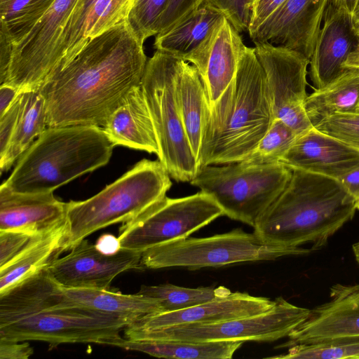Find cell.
Listing matches in <instances>:
<instances>
[{
	"mask_svg": "<svg viewBox=\"0 0 359 359\" xmlns=\"http://www.w3.org/2000/svg\"><path fill=\"white\" fill-rule=\"evenodd\" d=\"M128 18L89 40L39 91L47 125L102 127L129 93L141 85L147 57Z\"/></svg>",
	"mask_w": 359,
	"mask_h": 359,
	"instance_id": "6da1fadb",
	"label": "cell"
},
{
	"mask_svg": "<svg viewBox=\"0 0 359 359\" xmlns=\"http://www.w3.org/2000/svg\"><path fill=\"white\" fill-rule=\"evenodd\" d=\"M356 201L335 179L292 169L287 185L257 221L263 241L320 250L353 217Z\"/></svg>",
	"mask_w": 359,
	"mask_h": 359,
	"instance_id": "7a4b0ae2",
	"label": "cell"
},
{
	"mask_svg": "<svg viewBox=\"0 0 359 359\" xmlns=\"http://www.w3.org/2000/svg\"><path fill=\"white\" fill-rule=\"evenodd\" d=\"M273 121L267 84L254 48L245 46L234 80L208 107L198 158L200 168L241 162Z\"/></svg>",
	"mask_w": 359,
	"mask_h": 359,
	"instance_id": "3957f363",
	"label": "cell"
},
{
	"mask_svg": "<svg viewBox=\"0 0 359 359\" xmlns=\"http://www.w3.org/2000/svg\"><path fill=\"white\" fill-rule=\"evenodd\" d=\"M114 147L100 126L47 127L2 184L18 193L53 192L107 164Z\"/></svg>",
	"mask_w": 359,
	"mask_h": 359,
	"instance_id": "277c9868",
	"label": "cell"
},
{
	"mask_svg": "<svg viewBox=\"0 0 359 359\" xmlns=\"http://www.w3.org/2000/svg\"><path fill=\"white\" fill-rule=\"evenodd\" d=\"M158 161L142 159L91 198L67 203V251L93 233L127 222L162 199L172 187Z\"/></svg>",
	"mask_w": 359,
	"mask_h": 359,
	"instance_id": "5b68a950",
	"label": "cell"
},
{
	"mask_svg": "<svg viewBox=\"0 0 359 359\" xmlns=\"http://www.w3.org/2000/svg\"><path fill=\"white\" fill-rule=\"evenodd\" d=\"M183 60L158 50L147 60L141 86L153 121L158 160L171 178L190 182L200 166L184 127L178 108L176 85Z\"/></svg>",
	"mask_w": 359,
	"mask_h": 359,
	"instance_id": "8992f818",
	"label": "cell"
},
{
	"mask_svg": "<svg viewBox=\"0 0 359 359\" xmlns=\"http://www.w3.org/2000/svg\"><path fill=\"white\" fill-rule=\"evenodd\" d=\"M292 169L278 162H242L199 168L191 184L211 196L224 215L252 227L287 185Z\"/></svg>",
	"mask_w": 359,
	"mask_h": 359,
	"instance_id": "52a82bcc",
	"label": "cell"
},
{
	"mask_svg": "<svg viewBox=\"0 0 359 359\" xmlns=\"http://www.w3.org/2000/svg\"><path fill=\"white\" fill-rule=\"evenodd\" d=\"M305 247L267 243L254 232L241 229L205 238H184L163 243L142 253V266L149 269L186 267L198 269L248 262L273 260L308 255Z\"/></svg>",
	"mask_w": 359,
	"mask_h": 359,
	"instance_id": "ba28073f",
	"label": "cell"
},
{
	"mask_svg": "<svg viewBox=\"0 0 359 359\" xmlns=\"http://www.w3.org/2000/svg\"><path fill=\"white\" fill-rule=\"evenodd\" d=\"M223 210L209 194L172 198L165 196L133 219L123 223L121 248L142 253L151 248L189 237L220 216Z\"/></svg>",
	"mask_w": 359,
	"mask_h": 359,
	"instance_id": "9c48e42d",
	"label": "cell"
},
{
	"mask_svg": "<svg viewBox=\"0 0 359 359\" xmlns=\"http://www.w3.org/2000/svg\"><path fill=\"white\" fill-rule=\"evenodd\" d=\"M311 309L296 306L282 297L259 314L215 323L173 325L148 330H124L130 340L273 341L289 334L309 316Z\"/></svg>",
	"mask_w": 359,
	"mask_h": 359,
	"instance_id": "30bf717a",
	"label": "cell"
},
{
	"mask_svg": "<svg viewBox=\"0 0 359 359\" xmlns=\"http://www.w3.org/2000/svg\"><path fill=\"white\" fill-rule=\"evenodd\" d=\"M130 321L80 307L53 309L0 326V339L41 341L50 348L63 344L94 343L113 346Z\"/></svg>",
	"mask_w": 359,
	"mask_h": 359,
	"instance_id": "8fae6325",
	"label": "cell"
},
{
	"mask_svg": "<svg viewBox=\"0 0 359 359\" xmlns=\"http://www.w3.org/2000/svg\"><path fill=\"white\" fill-rule=\"evenodd\" d=\"M76 1L56 0L26 36L13 46L8 71L0 85H11L21 93L40 89L60 65L62 34Z\"/></svg>",
	"mask_w": 359,
	"mask_h": 359,
	"instance_id": "7c38bea8",
	"label": "cell"
},
{
	"mask_svg": "<svg viewBox=\"0 0 359 359\" xmlns=\"http://www.w3.org/2000/svg\"><path fill=\"white\" fill-rule=\"evenodd\" d=\"M253 43L264 72L273 119L283 121L298 135L312 128L304 109L310 60L297 51L267 41Z\"/></svg>",
	"mask_w": 359,
	"mask_h": 359,
	"instance_id": "4fadbf2b",
	"label": "cell"
},
{
	"mask_svg": "<svg viewBox=\"0 0 359 359\" xmlns=\"http://www.w3.org/2000/svg\"><path fill=\"white\" fill-rule=\"evenodd\" d=\"M69 251L47 268L51 277L63 287L109 289L120 273L144 269L141 252L121 248L114 255H105L86 238Z\"/></svg>",
	"mask_w": 359,
	"mask_h": 359,
	"instance_id": "5bb4252c",
	"label": "cell"
},
{
	"mask_svg": "<svg viewBox=\"0 0 359 359\" xmlns=\"http://www.w3.org/2000/svg\"><path fill=\"white\" fill-rule=\"evenodd\" d=\"M329 0H286L251 40L297 51L310 60Z\"/></svg>",
	"mask_w": 359,
	"mask_h": 359,
	"instance_id": "9a60e30c",
	"label": "cell"
},
{
	"mask_svg": "<svg viewBox=\"0 0 359 359\" xmlns=\"http://www.w3.org/2000/svg\"><path fill=\"white\" fill-rule=\"evenodd\" d=\"M245 46L240 33L224 16L203 43L183 60L196 68L209 107L234 80Z\"/></svg>",
	"mask_w": 359,
	"mask_h": 359,
	"instance_id": "2e32d148",
	"label": "cell"
},
{
	"mask_svg": "<svg viewBox=\"0 0 359 359\" xmlns=\"http://www.w3.org/2000/svg\"><path fill=\"white\" fill-rule=\"evenodd\" d=\"M310 58V77L319 89L341 75L349 55L359 46V27L352 13L329 0Z\"/></svg>",
	"mask_w": 359,
	"mask_h": 359,
	"instance_id": "e0dca14e",
	"label": "cell"
},
{
	"mask_svg": "<svg viewBox=\"0 0 359 359\" xmlns=\"http://www.w3.org/2000/svg\"><path fill=\"white\" fill-rule=\"evenodd\" d=\"M344 337H359V284L332 285L330 300L311 309L288 341L277 347Z\"/></svg>",
	"mask_w": 359,
	"mask_h": 359,
	"instance_id": "ac0fdd59",
	"label": "cell"
},
{
	"mask_svg": "<svg viewBox=\"0 0 359 359\" xmlns=\"http://www.w3.org/2000/svg\"><path fill=\"white\" fill-rule=\"evenodd\" d=\"M275 299L235 292L203 304L172 312L161 313L133 322L124 329L130 331L195 323H215L265 312Z\"/></svg>",
	"mask_w": 359,
	"mask_h": 359,
	"instance_id": "d6986e66",
	"label": "cell"
},
{
	"mask_svg": "<svg viewBox=\"0 0 359 359\" xmlns=\"http://www.w3.org/2000/svg\"><path fill=\"white\" fill-rule=\"evenodd\" d=\"M280 162L338 180L359 167V151L313 127L297 136Z\"/></svg>",
	"mask_w": 359,
	"mask_h": 359,
	"instance_id": "ffe728a7",
	"label": "cell"
},
{
	"mask_svg": "<svg viewBox=\"0 0 359 359\" xmlns=\"http://www.w3.org/2000/svg\"><path fill=\"white\" fill-rule=\"evenodd\" d=\"M66 215L67 203L53 192L18 193L0 187V230L46 234L65 223Z\"/></svg>",
	"mask_w": 359,
	"mask_h": 359,
	"instance_id": "44dd1931",
	"label": "cell"
},
{
	"mask_svg": "<svg viewBox=\"0 0 359 359\" xmlns=\"http://www.w3.org/2000/svg\"><path fill=\"white\" fill-rule=\"evenodd\" d=\"M114 146L159 154L158 140L142 86L133 89L102 126Z\"/></svg>",
	"mask_w": 359,
	"mask_h": 359,
	"instance_id": "7402d4cb",
	"label": "cell"
},
{
	"mask_svg": "<svg viewBox=\"0 0 359 359\" xmlns=\"http://www.w3.org/2000/svg\"><path fill=\"white\" fill-rule=\"evenodd\" d=\"M72 307L85 308L119 316L131 323L163 313L158 300L137 293L126 294L109 289L62 287L57 309Z\"/></svg>",
	"mask_w": 359,
	"mask_h": 359,
	"instance_id": "603a6c76",
	"label": "cell"
},
{
	"mask_svg": "<svg viewBox=\"0 0 359 359\" xmlns=\"http://www.w3.org/2000/svg\"><path fill=\"white\" fill-rule=\"evenodd\" d=\"M61 286L47 268L0 294V326L40 312L57 309Z\"/></svg>",
	"mask_w": 359,
	"mask_h": 359,
	"instance_id": "cb8c5ba5",
	"label": "cell"
},
{
	"mask_svg": "<svg viewBox=\"0 0 359 359\" xmlns=\"http://www.w3.org/2000/svg\"><path fill=\"white\" fill-rule=\"evenodd\" d=\"M224 16L204 3L170 29L156 34L154 47L184 60L203 43Z\"/></svg>",
	"mask_w": 359,
	"mask_h": 359,
	"instance_id": "d4e9b609",
	"label": "cell"
},
{
	"mask_svg": "<svg viewBox=\"0 0 359 359\" xmlns=\"http://www.w3.org/2000/svg\"><path fill=\"white\" fill-rule=\"evenodd\" d=\"M176 95L189 144L198 163L208 101L196 68L184 60L177 76Z\"/></svg>",
	"mask_w": 359,
	"mask_h": 359,
	"instance_id": "484cf974",
	"label": "cell"
},
{
	"mask_svg": "<svg viewBox=\"0 0 359 359\" xmlns=\"http://www.w3.org/2000/svg\"><path fill=\"white\" fill-rule=\"evenodd\" d=\"M243 341L130 340L120 338L113 346L142 352L157 358L180 359H230Z\"/></svg>",
	"mask_w": 359,
	"mask_h": 359,
	"instance_id": "4316f807",
	"label": "cell"
},
{
	"mask_svg": "<svg viewBox=\"0 0 359 359\" xmlns=\"http://www.w3.org/2000/svg\"><path fill=\"white\" fill-rule=\"evenodd\" d=\"M304 109L314 126L335 113L359 111V69L348 68L339 77L308 95Z\"/></svg>",
	"mask_w": 359,
	"mask_h": 359,
	"instance_id": "83f0119b",
	"label": "cell"
},
{
	"mask_svg": "<svg viewBox=\"0 0 359 359\" xmlns=\"http://www.w3.org/2000/svg\"><path fill=\"white\" fill-rule=\"evenodd\" d=\"M67 223L55 229L20 257L0 269V294L48 268L67 251Z\"/></svg>",
	"mask_w": 359,
	"mask_h": 359,
	"instance_id": "f1b7e54d",
	"label": "cell"
},
{
	"mask_svg": "<svg viewBox=\"0 0 359 359\" xmlns=\"http://www.w3.org/2000/svg\"><path fill=\"white\" fill-rule=\"evenodd\" d=\"M47 127L46 102L41 93L22 92L13 135L6 151L0 157L1 172L9 170Z\"/></svg>",
	"mask_w": 359,
	"mask_h": 359,
	"instance_id": "f546056e",
	"label": "cell"
},
{
	"mask_svg": "<svg viewBox=\"0 0 359 359\" xmlns=\"http://www.w3.org/2000/svg\"><path fill=\"white\" fill-rule=\"evenodd\" d=\"M158 301L163 313L189 309L231 293L224 287H200L189 288L165 283L142 285L137 292Z\"/></svg>",
	"mask_w": 359,
	"mask_h": 359,
	"instance_id": "4dcf8cb0",
	"label": "cell"
},
{
	"mask_svg": "<svg viewBox=\"0 0 359 359\" xmlns=\"http://www.w3.org/2000/svg\"><path fill=\"white\" fill-rule=\"evenodd\" d=\"M56 0H0V32L13 46L30 31Z\"/></svg>",
	"mask_w": 359,
	"mask_h": 359,
	"instance_id": "1f68e13d",
	"label": "cell"
},
{
	"mask_svg": "<svg viewBox=\"0 0 359 359\" xmlns=\"http://www.w3.org/2000/svg\"><path fill=\"white\" fill-rule=\"evenodd\" d=\"M268 358H359V337H336L296 344L287 348L285 353Z\"/></svg>",
	"mask_w": 359,
	"mask_h": 359,
	"instance_id": "d6a6232c",
	"label": "cell"
},
{
	"mask_svg": "<svg viewBox=\"0 0 359 359\" xmlns=\"http://www.w3.org/2000/svg\"><path fill=\"white\" fill-rule=\"evenodd\" d=\"M298 135L280 119H273L269 130L253 151L242 163L249 165H266L280 162Z\"/></svg>",
	"mask_w": 359,
	"mask_h": 359,
	"instance_id": "836d02e7",
	"label": "cell"
},
{
	"mask_svg": "<svg viewBox=\"0 0 359 359\" xmlns=\"http://www.w3.org/2000/svg\"><path fill=\"white\" fill-rule=\"evenodd\" d=\"M135 2V0H97L85 21L86 43L127 19Z\"/></svg>",
	"mask_w": 359,
	"mask_h": 359,
	"instance_id": "e575fe53",
	"label": "cell"
},
{
	"mask_svg": "<svg viewBox=\"0 0 359 359\" xmlns=\"http://www.w3.org/2000/svg\"><path fill=\"white\" fill-rule=\"evenodd\" d=\"M97 1H76L62 34L60 45L62 60L56 71L69 63L86 46L84 24L90 10Z\"/></svg>",
	"mask_w": 359,
	"mask_h": 359,
	"instance_id": "d590c367",
	"label": "cell"
},
{
	"mask_svg": "<svg viewBox=\"0 0 359 359\" xmlns=\"http://www.w3.org/2000/svg\"><path fill=\"white\" fill-rule=\"evenodd\" d=\"M168 2V0H135L128 20L143 43L158 33L159 22Z\"/></svg>",
	"mask_w": 359,
	"mask_h": 359,
	"instance_id": "8d00e7d4",
	"label": "cell"
},
{
	"mask_svg": "<svg viewBox=\"0 0 359 359\" xmlns=\"http://www.w3.org/2000/svg\"><path fill=\"white\" fill-rule=\"evenodd\" d=\"M313 127L359 151V111L335 113Z\"/></svg>",
	"mask_w": 359,
	"mask_h": 359,
	"instance_id": "74e56055",
	"label": "cell"
},
{
	"mask_svg": "<svg viewBox=\"0 0 359 359\" xmlns=\"http://www.w3.org/2000/svg\"><path fill=\"white\" fill-rule=\"evenodd\" d=\"M49 233L38 234L21 231L0 230V269L20 257Z\"/></svg>",
	"mask_w": 359,
	"mask_h": 359,
	"instance_id": "f35d334b",
	"label": "cell"
},
{
	"mask_svg": "<svg viewBox=\"0 0 359 359\" xmlns=\"http://www.w3.org/2000/svg\"><path fill=\"white\" fill-rule=\"evenodd\" d=\"M254 0H206L205 4L220 11L241 34L248 32Z\"/></svg>",
	"mask_w": 359,
	"mask_h": 359,
	"instance_id": "ab89813d",
	"label": "cell"
},
{
	"mask_svg": "<svg viewBox=\"0 0 359 359\" xmlns=\"http://www.w3.org/2000/svg\"><path fill=\"white\" fill-rule=\"evenodd\" d=\"M206 0H168L160 20L158 33L170 29L196 11Z\"/></svg>",
	"mask_w": 359,
	"mask_h": 359,
	"instance_id": "60d3db41",
	"label": "cell"
},
{
	"mask_svg": "<svg viewBox=\"0 0 359 359\" xmlns=\"http://www.w3.org/2000/svg\"><path fill=\"white\" fill-rule=\"evenodd\" d=\"M21 93L11 107L0 116V157L6 151L15 127L20 111Z\"/></svg>",
	"mask_w": 359,
	"mask_h": 359,
	"instance_id": "b9f144b4",
	"label": "cell"
},
{
	"mask_svg": "<svg viewBox=\"0 0 359 359\" xmlns=\"http://www.w3.org/2000/svg\"><path fill=\"white\" fill-rule=\"evenodd\" d=\"M286 0H254L248 28L249 35L253 33L271 15H272Z\"/></svg>",
	"mask_w": 359,
	"mask_h": 359,
	"instance_id": "7bdbcfd3",
	"label": "cell"
},
{
	"mask_svg": "<svg viewBox=\"0 0 359 359\" xmlns=\"http://www.w3.org/2000/svg\"><path fill=\"white\" fill-rule=\"evenodd\" d=\"M34 349L27 341L0 339V359H28Z\"/></svg>",
	"mask_w": 359,
	"mask_h": 359,
	"instance_id": "ee69618b",
	"label": "cell"
},
{
	"mask_svg": "<svg viewBox=\"0 0 359 359\" xmlns=\"http://www.w3.org/2000/svg\"><path fill=\"white\" fill-rule=\"evenodd\" d=\"M13 44L10 39L0 32V84L7 75L11 60Z\"/></svg>",
	"mask_w": 359,
	"mask_h": 359,
	"instance_id": "f6af8a7d",
	"label": "cell"
},
{
	"mask_svg": "<svg viewBox=\"0 0 359 359\" xmlns=\"http://www.w3.org/2000/svg\"><path fill=\"white\" fill-rule=\"evenodd\" d=\"M338 181L357 202L359 200V167L339 179Z\"/></svg>",
	"mask_w": 359,
	"mask_h": 359,
	"instance_id": "bcb514c9",
	"label": "cell"
},
{
	"mask_svg": "<svg viewBox=\"0 0 359 359\" xmlns=\"http://www.w3.org/2000/svg\"><path fill=\"white\" fill-rule=\"evenodd\" d=\"M20 93L17 88L11 85H0V116L11 107Z\"/></svg>",
	"mask_w": 359,
	"mask_h": 359,
	"instance_id": "7dc6e473",
	"label": "cell"
},
{
	"mask_svg": "<svg viewBox=\"0 0 359 359\" xmlns=\"http://www.w3.org/2000/svg\"><path fill=\"white\" fill-rule=\"evenodd\" d=\"M97 249L105 255H114L121 250L118 238L112 234H102L95 244Z\"/></svg>",
	"mask_w": 359,
	"mask_h": 359,
	"instance_id": "c3c4849f",
	"label": "cell"
},
{
	"mask_svg": "<svg viewBox=\"0 0 359 359\" xmlns=\"http://www.w3.org/2000/svg\"><path fill=\"white\" fill-rule=\"evenodd\" d=\"M346 69L356 68L359 69V46L351 53L344 64Z\"/></svg>",
	"mask_w": 359,
	"mask_h": 359,
	"instance_id": "681fc988",
	"label": "cell"
},
{
	"mask_svg": "<svg viewBox=\"0 0 359 359\" xmlns=\"http://www.w3.org/2000/svg\"><path fill=\"white\" fill-rule=\"evenodd\" d=\"M337 6L344 7L350 12H353L356 0H331Z\"/></svg>",
	"mask_w": 359,
	"mask_h": 359,
	"instance_id": "f907efd6",
	"label": "cell"
},
{
	"mask_svg": "<svg viewBox=\"0 0 359 359\" xmlns=\"http://www.w3.org/2000/svg\"><path fill=\"white\" fill-rule=\"evenodd\" d=\"M352 15L356 25L359 27V0H356Z\"/></svg>",
	"mask_w": 359,
	"mask_h": 359,
	"instance_id": "816d5d0a",
	"label": "cell"
},
{
	"mask_svg": "<svg viewBox=\"0 0 359 359\" xmlns=\"http://www.w3.org/2000/svg\"><path fill=\"white\" fill-rule=\"evenodd\" d=\"M352 248L355 259L359 264V240L353 245Z\"/></svg>",
	"mask_w": 359,
	"mask_h": 359,
	"instance_id": "f5cc1de1",
	"label": "cell"
},
{
	"mask_svg": "<svg viewBox=\"0 0 359 359\" xmlns=\"http://www.w3.org/2000/svg\"><path fill=\"white\" fill-rule=\"evenodd\" d=\"M356 208L359 210V200L356 202Z\"/></svg>",
	"mask_w": 359,
	"mask_h": 359,
	"instance_id": "db71d44e",
	"label": "cell"
}]
</instances>
